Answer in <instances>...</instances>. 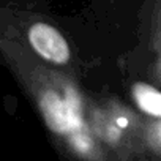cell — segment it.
I'll return each instance as SVG.
<instances>
[{"label": "cell", "mask_w": 161, "mask_h": 161, "mask_svg": "<svg viewBox=\"0 0 161 161\" xmlns=\"http://www.w3.org/2000/svg\"><path fill=\"white\" fill-rule=\"evenodd\" d=\"M2 55L16 74L24 92L35 103L47 130L82 161H106L104 147L97 141L87 119V100L74 79L46 62L5 30L0 40Z\"/></svg>", "instance_id": "6da1fadb"}, {"label": "cell", "mask_w": 161, "mask_h": 161, "mask_svg": "<svg viewBox=\"0 0 161 161\" xmlns=\"http://www.w3.org/2000/svg\"><path fill=\"white\" fill-rule=\"evenodd\" d=\"M136 108L148 119L161 120V87L153 82L137 80L130 89Z\"/></svg>", "instance_id": "277c9868"}, {"label": "cell", "mask_w": 161, "mask_h": 161, "mask_svg": "<svg viewBox=\"0 0 161 161\" xmlns=\"http://www.w3.org/2000/svg\"><path fill=\"white\" fill-rule=\"evenodd\" d=\"M150 77L153 84L161 87V0L155 8V18L152 22V43H150Z\"/></svg>", "instance_id": "5b68a950"}, {"label": "cell", "mask_w": 161, "mask_h": 161, "mask_svg": "<svg viewBox=\"0 0 161 161\" xmlns=\"http://www.w3.org/2000/svg\"><path fill=\"white\" fill-rule=\"evenodd\" d=\"M87 119L97 141L104 148L115 152L119 156H133L145 148L142 139L130 134L117 125L106 104V100H87Z\"/></svg>", "instance_id": "7a4b0ae2"}, {"label": "cell", "mask_w": 161, "mask_h": 161, "mask_svg": "<svg viewBox=\"0 0 161 161\" xmlns=\"http://www.w3.org/2000/svg\"><path fill=\"white\" fill-rule=\"evenodd\" d=\"M24 38L29 49L43 62L55 66H68L71 63V47L63 33L52 24L33 21L27 25Z\"/></svg>", "instance_id": "3957f363"}, {"label": "cell", "mask_w": 161, "mask_h": 161, "mask_svg": "<svg viewBox=\"0 0 161 161\" xmlns=\"http://www.w3.org/2000/svg\"><path fill=\"white\" fill-rule=\"evenodd\" d=\"M144 144L145 148L161 156V120H144Z\"/></svg>", "instance_id": "8992f818"}]
</instances>
